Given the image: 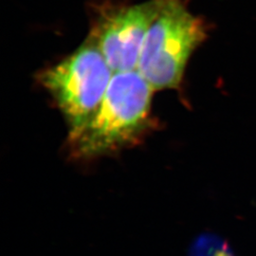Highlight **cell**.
I'll return each instance as SVG.
<instances>
[{
  "label": "cell",
  "mask_w": 256,
  "mask_h": 256,
  "mask_svg": "<svg viewBox=\"0 0 256 256\" xmlns=\"http://www.w3.org/2000/svg\"><path fill=\"white\" fill-rule=\"evenodd\" d=\"M153 92L138 70L114 74L98 110L68 133L70 156L92 160L137 144L153 128Z\"/></svg>",
  "instance_id": "6da1fadb"
},
{
  "label": "cell",
  "mask_w": 256,
  "mask_h": 256,
  "mask_svg": "<svg viewBox=\"0 0 256 256\" xmlns=\"http://www.w3.org/2000/svg\"><path fill=\"white\" fill-rule=\"evenodd\" d=\"M190 256H236L229 243L214 234H204L192 243Z\"/></svg>",
  "instance_id": "5b68a950"
},
{
  "label": "cell",
  "mask_w": 256,
  "mask_h": 256,
  "mask_svg": "<svg viewBox=\"0 0 256 256\" xmlns=\"http://www.w3.org/2000/svg\"><path fill=\"white\" fill-rule=\"evenodd\" d=\"M160 5L162 0L138 4L102 0L92 4L88 39L100 50L114 74L137 70L144 39Z\"/></svg>",
  "instance_id": "277c9868"
},
{
  "label": "cell",
  "mask_w": 256,
  "mask_h": 256,
  "mask_svg": "<svg viewBox=\"0 0 256 256\" xmlns=\"http://www.w3.org/2000/svg\"><path fill=\"white\" fill-rule=\"evenodd\" d=\"M114 72L100 50L86 39L72 54L38 75L68 126L79 130L98 110Z\"/></svg>",
  "instance_id": "3957f363"
},
{
  "label": "cell",
  "mask_w": 256,
  "mask_h": 256,
  "mask_svg": "<svg viewBox=\"0 0 256 256\" xmlns=\"http://www.w3.org/2000/svg\"><path fill=\"white\" fill-rule=\"evenodd\" d=\"M207 36L206 22L188 10L187 0H162L142 45L138 74L154 90L180 88L191 55Z\"/></svg>",
  "instance_id": "7a4b0ae2"
}]
</instances>
